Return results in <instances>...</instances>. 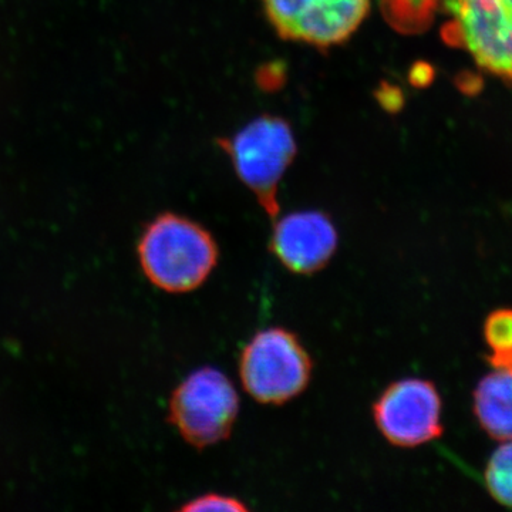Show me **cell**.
Listing matches in <instances>:
<instances>
[{"label":"cell","mask_w":512,"mask_h":512,"mask_svg":"<svg viewBox=\"0 0 512 512\" xmlns=\"http://www.w3.org/2000/svg\"><path fill=\"white\" fill-rule=\"evenodd\" d=\"M138 258L148 281L167 293L201 288L217 268L220 248L198 222L165 212L150 222L138 241Z\"/></svg>","instance_id":"1"},{"label":"cell","mask_w":512,"mask_h":512,"mask_svg":"<svg viewBox=\"0 0 512 512\" xmlns=\"http://www.w3.org/2000/svg\"><path fill=\"white\" fill-rule=\"evenodd\" d=\"M238 372L252 399L282 406L308 389L313 360L296 333L274 326L249 339L239 355Z\"/></svg>","instance_id":"2"},{"label":"cell","mask_w":512,"mask_h":512,"mask_svg":"<svg viewBox=\"0 0 512 512\" xmlns=\"http://www.w3.org/2000/svg\"><path fill=\"white\" fill-rule=\"evenodd\" d=\"M239 414L237 387L217 367L204 366L181 380L171 393L168 420L195 448L220 444L231 436Z\"/></svg>","instance_id":"3"},{"label":"cell","mask_w":512,"mask_h":512,"mask_svg":"<svg viewBox=\"0 0 512 512\" xmlns=\"http://www.w3.org/2000/svg\"><path fill=\"white\" fill-rule=\"evenodd\" d=\"M227 151L239 180L275 220L279 184L296 154L291 126L281 117H258L228 141Z\"/></svg>","instance_id":"4"},{"label":"cell","mask_w":512,"mask_h":512,"mask_svg":"<svg viewBox=\"0 0 512 512\" xmlns=\"http://www.w3.org/2000/svg\"><path fill=\"white\" fill-rule=\"evenodd\" d=\"M446 39L480 69L512 84V0H443Z\"/></svg>","instance_id":"5"},{"label":"cell","mask_w":512,"mask_h":512,"mask_svg":"<svg viewBox=\"0 0 512 512\" xmlns=\"http://www.w3.org/2000/svg\"><path fill=\"white\" fill-rule=\"evenodd\" d=\"M379 433L394 447L416 448L443 436V400L436 384L406 377L386 387L372 407Z\"/></svg>","instance_id":"6"},{"label":"cell","mask_w":512,"mask_h":512,"mask_svg":"<svg viewBox=\"0 0 512 512\" xmlns=\"http://www.w3.org/2000/svg\"><path fill=\"white\" fill-rule=\"evenodd\" d=\"M282 39L305 45H342L369 15L372 0H261Z\"/></svg>","instance_id":"7"},{"label":"cell","mask_w":512,"mask_h":512,"mask_svg":"<svg viewBox=\"0 0 512 512\" xmlns=\"http://www.w3.org/2000/svg\"><path fill=\"white\" fill-rule=\"evenodd\" d=\"M338 247V229L322 211H295L275 218L271 251L292 274L313 275L322 271Z\"/></svg>","instance_id":"8"},{"label":"cell","mask_w":512,"mask_h":512,"mask_svg":"<svg viewBox=\"0 0 512 512\" xmlns=\"http://www.w3.org/2000/svg\"><path fill=\"white\" fill-rule=\"evenodd\" d=\"M473 413L488 437L512 440V373L493 370L478 382L473 393Z\"/></svg>","instance_id":"9"},{"label":"cell","mask_w":512,"mask_h":512,"mask_svg":"<svg viewBox=\"0 0 512 512\" xmlns=\"http://www.w3.org/2000/svg\"><path fill=\"white\" fill-rule=\"evenodd\" d=\"M483 338L490 350L488 365L498 372L512 373V308L488 313L483 323Z\"/></svg>","instance_id":"10"},{"label":"cell","mask_w":512,"mask_h":512,"mask_svg":"<svg viewBox=\"0 0 512 512\" xmlns=\"http://www.w3.org/2000/svg\"><path fill=\"white\" fill-rule=\"evenodd\" d=\"M484 484L494 501L512 510V440L504 441L488 460Z\"/></svg>","instance_id":"11"},{"label":"cell","mask_w":512,"mask_h":512,"mask_svg":"<svg viewBox=\"0 0 512 512\" xmlns=\"http://www.w3.org/2000/svg\"><path fill=\"white\" fill-rule=\"evenodd\" d=\"M437 0H383L386 18L400 30H416L426 25Z\"/></svg>","instance_id":"12"},{"label":"cell","mask_w":512,"mask_h":512,"mask_svg":"<svg viewBox=\"0 0 512 512\" xmlns=\"http://www.w3.org/2000/svg\"><path fill=\"white\" fill-rule=\"evenodd\" d=\"M181 511H235L242 512L248 511V505L242 503L238 498L231 497V495L222 494H204L201 497L194 498L188 501L187 504L181 507Z\"/></svg>","instance_id":"13"}]
</instances>
